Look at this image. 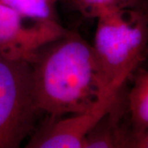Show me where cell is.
<instances>
[{
	"instance_id": "cell-1",
	"label": "cell",
	"mask_w": 148,
	"mask_h": 148,
	"mask_svg": "<svg viewBox=\"0 0 148 148\" xmlns=\"http://www.w3.org/2000/svg\"><path fill=\"white\" fill-rule=\"evenodd\" d=\"M37 107L53 118L93 110L119 94L107 87L92 45L67 31L32 63Z\"/></svg>"
},
{
	"instance_id": "cell-2",
	"label": "cell",
	"mask_w": 148,
	"mask_h": 148,
	"mask_svg": "<svg viewBox=\"0 0 148 148\" xmlns=\"http://www.w3.org/2000/svg\"><path fill=\"white\" fill-rule=\"evenodd\" d=\"M94 49L109 90L119 94L143 61L148 43L147 17L136 8L108 11L97 18Z\"/></svg>"
},
{
	"instance_id": "cell-4",
	"label": "cell",
	"mask_w": 148,
	"mask_h": 148,
	"mask_svg": "<svg viewBox=\"0 0 148 148\" xmlns=\"http://www.w3.org/2000/svg\"><path fill=\"white\" fill-rule=\"evenodd\" d=\"M67 32L58 21L23 17L0 0V53L32 63L41 48Z\"/></svg>"
},
{
	"instance_id": "cell-6",
	"label": "cell",
	"mask_w": 148,
	"mask_h": 148,
	"mask_svg": "<svg viewBox=\"0 0 148 148\" xmlns=\"http://www.w3.org/2000/svg\"><path fill=\"white\" fill-rule=\"evenodd\" d=\"M112 110L87 134L84 148L129 147L130 134L123 132L118 127L117 123L111 116Z\"/></svg>"
},
{
	"instance_id": "cell-10",
	"label": "cell",
	"mask_w": 148,
	"mask_h": 148,
	"mask_svg": "<svg viewBox=\"0 0 148 148\" xmlns=\"http://www.w3.org/2000/svg\"><path fill=\"white\" fill-rule=\"evenodd\" d=\"M129 147L148 148V127L141 132L130 133Z\"/></svg>"
},
{
	"instance_id": "cell-3",
	"label": "cell",
	"mask_w": 148,
	"mask_h": 148,
	"mask_svg": "<svg viewBox=\"0 0 148 148\" xmlns=\"http://www.w3.org/2000/svg\"><path fill=\"white\" fill-rule=\"evenodd\" d=\"M38 112L31 63L0 53V148L18 147Z\"/></svg>"
},
{
	"instance_id": "cell-8",
	"label": "cell",
	"mask_w": 148,
	"mask_h": 148,
	"mask_svg": "<svg viewBox=\"0 0 148 148\" xmlns=\"http://www.w3.org/2000/svg\"><path fill=\"white\" fill-rule=\"evenodd\" d=\"M23 17L39 21H58L56 0H1Z\"/></svg>"
},
{
	"instance_id": "cell-11",
	"label": "cell",
	"mask_w": 148,
	"mask_h": 148,
	"mask_svg": "<svg viewBox=\"0 0 148 148\" xmlns=\"http://www.w3.org/2000/svg\"><path fill=\"white\" fill-rule=\"evenodd\" d=\"M56 1L58 2V1H70V0H56Z\"/></svg>"
},
{
	"instance_id": "cell-9",
	"label": "cell",
	"mask_w": 148,
	"mask_h": 148,
	"mask_svg": "<svg viewBox=\"0 0 148 148\" xmlns=\"http://www.w3.org/2000/svg\"><path fill=\"white\" fill-rule=\"evenodd\" d=\"M86 17L97 18L108 11L136 8L139 0H70Z\"/></svg>"
},
{
	"instance_id": "cell-7",
	"label": "cell",
	"mask_w": 148,
	"mask_h": 148,
	"mask_svg": "<svg viewBox=\"0 0 148 148\" xmlns=\"http://www.w3.org/2000/svg\"><path fill=\"white\" fill-rule=\"evenodd\" d=\"M128 107L133 127L132 133L148 127V71H141L128 95Z\"/></svg>"
},
{
	"instance_id": "cell-5",
	"label": "cell",
	"mask_w": 148,
	"mask_h": 148,
	"mask_svg": "<svg viewBox=\"0 0 148 148\" xmlns=\"http://www.w3.org/2000/svg\"><path fill=\"white\" fill-rule=\"evenodd\" d=\"M117 100L106 102L93 110L54 119L27 143L30 148H84L85 139L95 124L114 107Z\"/></svg>"
}]
</instances>
